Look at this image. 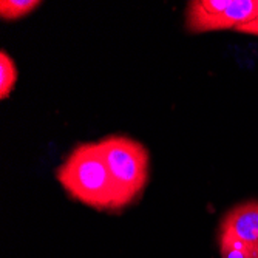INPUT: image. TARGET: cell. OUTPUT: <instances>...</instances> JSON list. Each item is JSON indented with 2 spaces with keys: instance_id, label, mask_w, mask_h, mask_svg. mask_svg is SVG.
Masks as SVG:
<instances>
[{
  "instance_id": "8",
  "label": "cell",
  "mask_w": 258,
  "mask_h": 258,
  "mask_svg": "<svg viewBox=\"0 0 258 258\" xmlns=\"http://www.w3.org/2000/svg\"><path fill=\"white\" fill-rule=\"evenodd\" d=\"M235 31L238 33H243V34H250V36H256L258 37V17L249 23H246V25H241L238 27Z\"/></svg>"
},
{
  "instance_id": "2",
  "label": "cell",
  "mask_w": 258,
  "mask_h": 258,
  "mask_svg": "<svg viewBox=\"0 0 258 258\" xmlns=\"http://www.w3.org/2000/svg\"><path fill=\"white\" fill-rule=\"evenodd\" d=\"M98 143L124 206L133 204L149 182V150L139 141L121 135L107 136Z\"/></svg>"
},
{
  "instance_id": "5",
  "label": "cell",
  "mask_w": 258,
  "mask_h": 258,
  "mask_svg": "<svg viewBox=\"0 0 258 258\" xmlns=\"http://www.w3.org/2000/svg\"><path fill=\"white\" fill-rule=\"evenodd\" d=\"M40 5V0H2L0 2V17L5 22L19 20L31 14Z\"/></svg>"
},
{
  "instance_id": "1",
  "label": "cell",
  "mask_w": 258,
  "mask_h": 258,
  "mask_svg": "<svg viewBox=\"0 0 258 258\" xmlns=\"http://www.w3.org/2000/svg\"><path fill=\"white\" fill-rule=\"evenodd\" d=\"M56 179L70 198L95 210L118 212L125 207L99 143L78 144L56 169Z\"/></svg>"
},
{
  "instance_id": "7",
  "label": "cell",
  "mask_w": 258,
  "mask_h": 258,
  "mask_svg": "<svg viewBox=\"0 0 258 258\" xmlns=\"http://www.w3.org/2000/svg\"><path fill=\"white\" fill-rule=\"evenodd\" d=\"M220 258H258V250L233 240L229 237L218 235Z\"/></svg>"
},
{
  "instance_id": "3",
  "label": "cell",
  "mask_w": 258,
  "mask_h": 258,
  "mask_svg": "<svg viewBox=\"0 0 258 258\" xmlns=\"http://www.w3.org/2000/svg\"><path fill=\"white\" fill-rule=\"evenodd\" d=\"M258 17V0H194L185 10V28L194 34L237 30Z\"/></svg>"
},
{
  "instance_id": "6",
  "label": "cell",
  "mask_w": 258,
  "mask_h": 258,
  "mask_svg": "<svg viewBox=\"0 0 258 258\" xmlns=\"http://www.w3.org/2000/svg\"><path fill=\"white\" fill-rule=\"evenodd\" d=\"M19 72L14 59L5 51H0V99H7L14 90Z\"/></svg>"
},
{
  "instance_id": "4",
  "label": "cell",
  "mask_w": 258,
  "mask_h": 258,
  "mask_svg": "<svg viewBox=\"0 0 258 258\" xmlns=\"http://www.w3.org/2000/svg\"><path fill=\"white\" fill-rule=\"evenodd\" d=\"M218 235L258 250V200L244 201L227 210L218 224Z\"/></svg>"
}]
</instances>
